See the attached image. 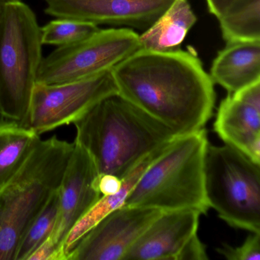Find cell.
I'll use <instances>...</instances> for the list:
<instances>
[{
	"instance_id": "7402d4cb",
	"label": "cell",
	"mask_w": 260,
	"mask_h": 260,
	"mask_svg": "<svg viewBox=\"0 0 260 260\" xmlns=\"http://www.w3.org/2000/svg\"><path fill=\"white\" fill-rule=\"evenodd\" d=\"M208 254L205 244L201 241L198 234L187 243L179 255V260H206Z\"/></svg>"
},
{
	"instance_id": "3957f363",
	"label": "cell",
	"mask_w": 260,
	"mask_h": 260,
	"mask_svg": "<svg viewBox=\"0 0 260 260\" xmlns=\"http://www.w3.org/2000/svg\"><path fill=\"white\" fill-rule=\"evenodd\" d=\"M74 147L56 136L42 140L0 188V260H16L28 226L58 190Z\"/></svg>"
},
{
	"instance_id": "cb8c5ba5",
	"label": "cell",
	"mask_w": 260,
	"mask_h": 260,
	"mask_svg": "<svg viewBox=\"0 0 260 260\" xmlns=\"http://www.w3.org/2000/svg\"><path fill=\"white\" fill-rule=\"evenodd\" d=\"M246 0H206L208 11L217 19Z\"/></svg>"
},
{
	"instance_id": "603a6c76",
	"label": "cell",
	"mask_w": 260,
	"mask_h": 260,
	"mask_svg": "<svg viewBox=\"0 0 260 260\" xmlns=\"http://www.w3.org/2000/svg\"><path fill=\"white\" fill-rule=\"evenodd\" d=\"M28 260H64L63 252L49 238L45 240Z\"/></svg>"
},
{
	"instance_id": "277c9868",
	"label": "cell",
	"mask_w": 260,
	"mask_h": 260,
	"mask_svg": "<svg viewBox=\"0 0 260 260\" xmlns=\"http://www.w3.org/2000/svg\"><path fill=\"white\" fill-rule=\"evenodd\" d=\"M205 128L178 136L138 179L124 205L161 211L209 210L205 189Z\"/></svg>"
},
{
	"instance_id": "5b68a950",
	"label": "cell",
	"mask_w": 260,
	"mask_h": 260,
	"mask_svg": "<svg viewBox=\"0 0 260 260\" xmlns=\"http://www.w3.org/2000/svg\"><path fill=\"white\" fill-rule=\"evenodd\" d=\"M41 27L20 0L0 7V115L26 126L42 58Z\"/></svg>"
},
{
	"instance_id": "484cf974",
	"label": "cell",
	"mask_w": 260,
	"mask_h": 260,
	"mask_svg": "<svg viewBox=\"0 0 260 260\" xmlns=\"http://www.w3.org/2000/svg\"><path fill=\"white\" fill-rule=\"evenodd\" d=\"M4 0H0V7L2 6L3 3H4Z\"/></svg>"
},
{
	"instance_id": "7a4b0ae2",
	"label": "cell",
	"mask_w": 260,
	"mask_h": 260,
	"mask_svg": "<svg viewBox=\"0 0 260 260\" xmlns=\"http://www.w3.org/2000/svg\"><path fill=\"white\" fill-rule=\"evenodd\" d=\"M74 124L75 142L90 155L99 174L121 180L178 137L118 93L100 100Z\"/></svg>"
},
{
	"instance_id": "8992f818",
	"label": "cell",
	"mask_w": 260,
	"mask_h": 260,
	"mask_svg": "<svg viewBox=\"0 0 260 260\" xmlns=\"http://www.w3.org/2000/svg\"><path fill=\"white\" fill-rule=\"evenodd\" d=\"M205 189L209 208L223 221L260 233V164L232 146L208 144Z\"/></svg>"
},
{
	"instance_id": "5bb4252c",
	"label": "cell",
	"mask_w": 260,
	"mask_h": 260,
	"mask_svg": "<svg viewBox=\"0 0 260 260\" xmlns=\"http://www.w3.org/2000/svg\"><path fill=\"white\" fill-rule=\"evenodd\" d=\"M209 76L228 93L260 83V41L226 42L213 60Z\"/></svg>"
},
{
	"instance_id": "9a60e30c",
	"label": "cell",
	"mask_w": 260,
	"mask_h": 260,
	"mask_svg": "<svg viewBox=\"0 0 260 260\" xmlns=\"http://www.w3.org/2000/svg\"><path fill=\"white\" fill-rule=\"evenodd\" d=\"M197 20L188 0H174L168 10L139 36L141 49L156 52L178 51Z\"/></svg>"
},
{
	"instance_id": "e0dca14e",
	"label": "cell",
	"mask_w": 260,
	"mask_h": 260,
	"mask_svg": "<svg viewBox=\"0 0 260 260\" xmlns=\"http://www.w3.org/2000/svg\"><path fill=\"white\" fill-rule=\"evenodd\" d=\"M41 141L36 132L15 121L0 124V188L19 171Z\"/></svg>"
},
{
	"instance_id": "2e32d148",
	"label": "cell",
	"mask_w": 260,
	"mask_h": 260,
	"mask_svg": "<svg viewBox=\"0 0 260 260\" xmlns=\"http://www.w3.org/2000/svg\"><path fill=\"white\" fill-rule=\"evenodd\" d=\"M169 145L160 150H156L154 153L147 156L124 179H123L122 185L118 192L102 196L100 200L74 225L63 243V252L65 260H67L68 253L71 252L77 241L84 234H86L91 228H93L109 213L124 205L129 193L133 189L141 175Z\"/></svg>"
},
{
	"instance_id": "44dd1931",
	"label": "cell",
	"mask_w": 260,
	"mask_h": 260,
	"mask_svg": "<svg viewBox=\"0 0 260 260\" xmlns=\"http://www.w3.org/2000/svg\"><path fill=\"white\" fill-rule=\"evenodd\" d=\"M217 252L229 260H260V233L250 232L240 246L223 243Z\"/></svg>"
},
{
	"instance_id": "ffe728a7",
	"label": "cell",
	"mask_w": 260,
	"mask_h": 260,
	"mask_svg": "<svg viewBox=\"0 0 260 260\" xmlns=\"http://www.w3.org/2000/svg\"><path fill=\"white\" fill-rule=\"evenodd\" d=\"M98 25L71 19H56L41 27L42 45L64 47L81 42L100 30Z\"/></svg>"
},
{
	"instance_id": "4316f807",
	"label": "cell",
	"mask_w": 260,
	"mask_h": 260,
	"mask_svg": "<svg viewBox=\"0 0 260 260\" xmlns=\"http://www.w3.org/2000/svg\"><path fill=\"white\" fill-rule=\"evenodd\" d=\"M5 1H9V0H5Z\"/></svg>"
},
{
	"instance_id": "7c38bea8",
	"label": "cell",
	"mask_w": 260,
	"mask_h": 260,
	"mask_svg": "<svg viewBox=\"0 0 260 260\" xmlns=\"http://www.w3.org/2000/svg\"><path fill=\"white\" fill-rule=\"evenodd\" d=\"M214 130L224 144L260 164V83L222 100Z\"/></svg>"
},
{
	"instance_id": "ac0fdd59",
	"label": "cell",
	"mask_w": 260,
	"mask_h": 260,
	"mask_svg": "<svg viewBox=\"0 0 260 260\" xmlns=\"http://www.w3.org/2000/svg\"><path fill=\"white\" fill-rule=\"evenodd\" d=\"M217 20L226 42L260 41V0H246Z\"/></svg>"
},
{
	"instance_id": "30bf717a",
	"label": "cell",
	"mask_w": 260,
	"mask_h": 260,
	"mask_svg": "<svg viewBox=\"0 0 260 260\" xmlns=\"http://www.w3.org/2000/svg\"><path fill=\"white\" fill-rule=\"evenodd\" d=\"M45 12L56 19L94 25L126 26L145 31L174 0H44Z\"/></svg>"
},
{
	"instance_id": "52a82bcc",
	"label": "cell",
	"mask_w": 260,
	"mask_h": 260,
	"mask_svg": "<svg viewBox=\"0 0 260 260\" xmlns=\"http://www.w3.org/2000/svg\"><path fill=\"white\" fill-rule=\"evenodd\" d=\"M139 49V35L132 28L100 29L43 57L36 83L60 84L85 80L110 71Z\"/></svg>"
},
{
	"instance_id": "d4e9b609",
	"label": "cell",
	"mask_w": 260,
	"mask_h": 260,
	"mask_svg": "<svg viewBox=\"0 0 260 260\" xmlns=\"http://www.w3.org/2000/svg\"><path fill=\"white\" fill-rule=\"evenodd\" d=\"M122 180L116 176L111 175H100L98 179V188L102 196L114 194L121 189Z\"/></svg>"
},
{
	"instance_id": "9c48e42d",
	"label": "cell",
	"mask_w": 260,
	"mask_h": 260,
	"mask_svg": "<svg viewBox=\"0 0 260 260\" xmlns=\"http://www.w3.org/2000/svg\"><path fill=\"white\" fill-rule=\"evenodd\" d=\"M161 213L154 208L122 205L84 234L67 260H124L127 251Z\"/></svg>"
},
{
	"instance_id": "ba28073f",
	"label": "cell",
	"mask_w": 260,
	"mask_h": 260,
	"mask_svg": "<svg viewBox=\"0 0 260 260\" xmlns=\"http://www.w3.org/2000/svg\"><path fill=\"white\" fill-rule=\"evenodd\" d=\"M118 93L112 71L60 84L36 83L26 126L38 135L74 124L97 103Z\"/></svg>"
},
{
	"instance_id": "4fadbf2b",
	"label": "cell",
	"mask_w": 260,
	"mask_h": 260,
	"mask_svg": "<svg viewBox=\"0 0 260 260\" xmlns=\"http://www.w3.org/2000/svg\"><path fill=\"white\" fill-rule=\"evenodd\" d=\"M201 214L194 210L162 211L130 248L124 260H179L198 234Z\"/></svg>"
},
{
	"instance_id": "8fae6325",
	"label": "cell",
	"mask_w": 260,
	"mask_h": 260,
	"mask_svg": "<svg viewBox=\"0 0 260 260\" xmlns=\"http://www.w3.org/2000/svg\"><path fill=\"white\" fill-rule=\"evenodd\" d=\"M74 144V152L58 188V217L50 236L62 252L70 231L102 197L98 188L100 174L93 159L80 144L75 141Z\"/></svg>"
},
{
	"instance_id": "d6986e66",
	"label": "cell",
	"mask_w": 260,
	"mask_h": 260,
	"mask_svg": "<svg viewBox=\"0 0 260 260\" xmlns=\"http://www.w3.org/2000/svg\"><path fill=\"white\" fill-rule=\"evenodd\" d=\"M58 213L57 190L27 229L18 248L16 260H28V257L49 238L55 226Z\"/></svg>"
},
{
	"instance_id": "6da1fadb",
	"label": "cell",
	"mask_w": 260,
	"mask_h": 260,
	"mask_svg": "<svg viewBox=\"0 0 260 260\" xmlns=\"http://www.w3.org/2000/svg\"><path fill=\"white\" fill-rule=\"evenodd\" d=\"M111 71L119 95L177 136L205 128L212 116L214 84L194 51L139 49Z\"/></svg>"
}]
</instances>
